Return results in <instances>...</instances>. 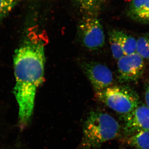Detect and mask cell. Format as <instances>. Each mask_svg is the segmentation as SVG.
Returning <instances> with one entry per match:
<instances>
[{
    "instance_id": "obj_3",
    "label": "cell",
    "mask_w": 149,
    "mask_h": 149,
    "mask_svg": "<svg viewBox=\"0 0 149 149\" xmlns=\"http://www.w3.org/2000/svg\"><path fill=\"white\" fill-rule=\"evenodd\" d=\"M96 96L107 106L123 115L131 112L139 105V95L128 86H111Z\"/></svg>"
},
{
    "instance_id": "obj_11",
    "label": "cell",
    "mask_w": 149,
    "mask_h": 149,
    "mask_svg": "<svg viewBox=\"0 0 149 149\" xmlns=\"http://www.w3.org/2000/svg\"><path fill=\"white\" fill-rule=\"evenodd\" d=\"M118 33L124 55H126L136 53L137 40L123 31L118 30Z\"/></svg>"
},
{
    "instance_id": "obj_9",
    "label": "cell",
    "mask_w": 149,
    "mask_h": 149,
    "mask_svg": "<svg viewBox=\"0 0 149 149\" xmlns=\"http://www.w3.org/2000/svg\"><path fill=\"white\" fill-rule=\"evenodd\" d=\"M127 143L137 149H149V130L141 131L130 136Z\"/></svg>"
},
{
    "instance_id": "obj_12",
    "label": "cell",
    "mask_w": 149,
    "mask_h": 149,
    "mask_svg": "<svg viewBox=\"0 0 149 149\" xmlns=\"http://www.w3.org/2000/svg\"><path fill=\"white\" fill-rule=\"evenodd\" d=\"M106 0H77L80 8L87 15H95L96 13Z\"/></svg>"
},
{
    "instance_id": "obj_15",
    "label": "cell",
    "mask_w": 149,
    "mask_h": 149,
    "mask_svg": "<svg viewBox=\"0 0 149 149\" xmlns=\"http://www.w3.org/2000/svg\"><path fill=\"white\" fill-rule=\"evenodd\" d=\"M145 98L146 106L149 108V85L147 87L145 92Z\"/></svg>"
},
{
    "instance_id": "obj_8",
    "label": "cell",
    "mask_w": 149,
    "mask_h": 149,
    "mask_svg": "<svg viewBox=\"0 0 149 149\" xmlns=\"http://www.w3.org/2000/svg\"><path fill=\"white\" fill-rule=\"evenodd\" d=\"M127 14L133 20L149 24V0H132L128 6Z\"/></svg>"
},
{
    "instance_id": "obj_14",
    "label": "cell",
    "mask_w": 149,
    "mask_h": 149,
    "mask_svg": "<svg viewBox=\"0 0 149 149\" xmlns=\"http://www.w3.org/2000/svg\"><path fill=\"white\" fill-rule=\"evenodd\" d=\"M16 3V0H0V20L9 13Z\"/></svg>"
},
{
    "instance_id": "obj_1",
    "label": "cell",
    "mask_w": 149,
    "mask_h": 149,
    "mask_svg": "<svg viewBox=\"0 0 149 149\" xmlns=\"http://www.w3.org/2000/svg\"><path fill=\"white\" fill-rule=\"evenodd\" d=\"M14 56L15 78L14 94L18 105L19 125L23 129L31 120L37 89L44 80V41L27 42L17 49Z\"/></svg>"
},
{
    "instance_id": "obj_13",
    "label": "cell",
    "mask_w": 149,
    "mask_h": 149,
    "mask_svg": "<svg viewBox=\"0 0 149 149\" xmlns=\"http://www.w3.org/2000/svg\"><path fill=\"white\" fill-rule=\"evenodd\" d=\"M136 53L143 59H149V34H145L137 40Z\"/></svg>"
},
{
    "instance_id": "obj_7",
    "label": "cell",
    "mask_w": 149,
    "mask_h": 149,
    "mask_svg": "<svg viewBox=\"0 0 149 149\" xmlns=\"http://www.w3.org/2000/svg\"><path fill=\"white\" fill-rule=\"evenodd\" d=\"M121 119L124 133L129 137L141 131L149 130V108L146 105L139 104L131 112L123 115Z\"/></svg>"
},
{
    "instance_id": "obj_10",
    "label": "cell",
    "mask_w": 149,
    "mask_h": 149,
    "mask_svg": "<svg viewBox=\"0 0 149 149\" xmlns=\"http://www.w3.org/2000/svg\"><path fill=\"white\" fill-rule=\"evenodd\" d=\"M109 42L113 56L118 60L124 55L119 37L118 30H113L109 33Z\"/></svg>"
},
{
    "instance_id": "obj_5",
    "label": "cell",
    "mask_w": 149,
    "mask_h": 149,
    "mask_svg": "<svg viewBox=\"0 0 149 149\" xmlns=\"http://www.w3.org/2000/svg\"><path fill=\"white\" fill-rule=\"evenodd\" d=\"M118 79L121 83H130L138 80L144 71V59L135 53L123 56L118 60Z\"/></svg>"
},
{
    "instance_id": "obj_2",
    "label": "cell",
    "mask_w": 149,
    "mask_h": 149,
    "mask_svg": "<svg viewBox=\"0 0 149 149\" xmlns=\"http://www.w3.org/2000/svg\"><path fill=\"white\" fill-rule=\"evenodd\" d=\"M120 125L109 114L95 111L91 112L84 122L80 149H95L119 135Z\"/></svg>"
},
{
    "instance_id": "obj_6",
    "label": "cell",
    "mask_w": 149,
    "mask_h": 149,
    "mask_svg": "<svg viewBox=\"0 0 149 149\" xmlns=\"http://www.w3.org/2000/svg\"><path fill=\"white\" fill-rule=\"evenodd\" d=\"M82 67L96 93L111 86L113 76L110 70L106 65L96 62L85 61L82 63Z\"/></svg>"
},
{
    "instance_id": "obj_4",
    "label": "cell",
    "mask_w": 149,
    "mask_h": 149,
    "mask_svg": "<svg viewBox=\"0 0 149 149\" xmlns=\"http://www.w3.org/2000/svg\"><path fill=\"white\" fill-rule=\"evenodd\" d=\"M78 34L81 43L90 51H96L103 47L105 35L98 19L95 15L83 17L78 26Z\"/></svg>"
}]
</instances>
